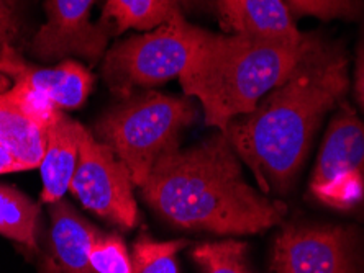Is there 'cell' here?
Masks as SVG:
<instances>
[{"label": "cell", "instance_id": "30bf717a", "mask_svg": "<svg viewBox=\"0 0 364 273\" xmlns=\"http://www.w3.org/2000/svg\"><path fill=\"white\" fill-rule=\"evenodd\" d=\"M94 0H48L46 23L31 41V51L43 61L84 57L97 62L112 35L109 23H90Z\"/></svg>", "mask_w": 364, "mask_h": 273}, {"label": "cell", "instance_id": "8fae6325", "mask_svg": "<svg viewBox=\"0 0 364 273\" xmlns=\"http://www.w3.org/2000/svg\"><path fill=\"white\" fill-rule=\"evenodd\" d=\"M0 74L23 85L31 92L41 95L61 110H74L81 106L92 89L94 77L81 62L63 61L53 67H40L26 62L14 46L0 51Z\"/></svg>", "mask_w": 364, "mask_h": 273}, {"label": "cell", "instance_id": "52a82bcc", "mask_svg": "<svg viewBox=\"0 0 364 273\" xmlns=\"http://www.w3.org/2000/svg\"><path fill=\"white\" fill-rule=\"evenodd\" d=\"M69 190L85 210L114 226L132 229L138 221L133 182L127 167L85 128L81 130L77 167Z\"/></svg>", "mask_w": 364, "mask_h": 273}, {"label": "cell", "instance_id": "5bb4252c", "mask_svg": "<svg viewBox=\"0 0 364 273\" xmlns=\"http://www.w3.org/2000/svg\"><path fill=\"white\" fill-rule=\"evenodd\" d=\"M81 130L82 126L64 113V110L58 111L48 136L45 157L40 165L43 203L51 205L60 201L71 186L73 175L77 167Z\"/></svg>", "mask_w": 364, "mask_h": 273}, {"label": "cell", "instance_id": "7c38bea8", "mask_svg": "<svg viewBox=\"0 0 364 273\" xmlns=\"http://www.w3.org/2000/svg\"><path fill=\"white\" fill-rule=\"evenodd\" d=\"M50 206V247L43 273H97L90 265L89 252L100 231L66 201L60 200Z\"/></svg>", "mask_w": 364, "mask_h": 273}, {"label": "cell", "instance_id": "e0dca14e", "mask_svg": "<svg viewBox=\"0 0 364 273\" xmlns=\"http://www.w3.org/2000/svg\"><path fill=\"white\" fill-rule=\"evenodd\" d=\"M248 245L240 240L202 244L194 250V260L203 273H251L246 264Z\"/></svg>", "mask_w": 364, "mask_h": 273}, {"label": "cell", "instance_id": "d6986e66", "mask_svg": "<svg viewBox=\"0 0 364 273\" xmlns=\"http://www.w3.org/2000/svg\"><path fill=\"white\" fill-rule=\"evenodd\" d=\"M89 259L97 273H133L132 255L119 235L100 233L90 247Z\"/></svg>", "mask_w": 364, "mask_h": 273}, {"label": "cell", "instance_id": "ffe728a7", "mask_svg": "<svg viewBox=\"0 0 364 273\" xmlns=\"http://www.w3.org/2000/svg\"><path fill=\"white\" fill-rule=\"evenodd\" d=\"M297 13L320 20H360L364 17V0H287Z\"/></svg>", "mask_w": 364, "mask_h": 273}, {"label": "cell", "instance_id": "7a4b0ae2", "mask_svg": "<svg viewBox=\"0 0 364 273\" xmlns=\"http://www.w3.org/2000/svg\"><path fill=\"white\" fill-rule=\"evenodd\" d=\"M140 191L163 221L187 231L256 234L279 224L286 213L246 184L225 131L184 151L164 152Z\"/></svg>", "mask_w": 364, "mask_h": 273}, {"label": "cell", "instance_id": "9c48e42d", "mask_svg": "<svg viewBox=\"0 0 364 273\" xmlns=\"http://www.w3.org/2000/svg\"><path fill=\"white\" fill-rule=\"evenodd\" d=\"M60 110L23 85L0 94V174L40 167Z\"/></svg>", "mask_w": 364, "mask_h": 273}, {"label": "cell", "instance_id": "ac0fdd59", "mask_svg": "<svg viewBox=\"0 0 364 273\" xmlns=\"http://www.w3.org/2000/svg\"><path fill=\"white\" fill-rule=\"evenodd\" d=\"M186 245V240L158 243L141 235L133 245V273H178L176 255Z\"/></svg>", "mask_w": 364, "mask_h": 273}, {"label": "cell", "instance_id": "7402d4cb", "mask_svg": "<svg viewBox=\"0 0 364 273\" xmlns=\"http://www.w3.org/2000/svg\"><path fill=\"white\" fill-rule=\"evenodd\" d=\"M355 97L358 105L364 111V23L361 26L360 40L356 46V59H355Z\"/></svg>", "mask_w": 364, "mask_h": 273}, {"label": "cell", "instance_id": "6da1fadb", "mask_svg": "<svg viewBox=\"0 0 364 273\" xmlns=\"http://www.w3.org/2000/svg\"><path fill=\"white\" fill-rule=\"evenodd\" d=\"M350 87L345 48L312 33L309 50L291 76L250 113L227 126L238 157L261 190L286 195L312 147L323 118L338 108Z\"/></svg>", "mask_w": 364, "mask_h": 273}, {"label": "cell", "instance_id": "3957f363", "mask_svg": "<svg viewBox=\"0 0 364 273\" xmlns=\"http://www.w3.org/2000/svg\"><path fill=\"white\" fill-rule=\"evenodd\" d=\"M310 38L312 33H305L301 45L294 46L207 31L179 76L182 89L200 101L207 125L225 131L296 71Z\"/></svg>", "mask_w": 364, "mask_h": 273}, {"label": "cell", "instance_id": "4fadbf2b", "mask_svg": "<svg viewBox=\"0 0 364 273\" xmlns=\"http://www.w3.org/2000/svg\"><path fill=\"white\" fill-rule=\"evenodd\" d=\"M218 7L233 35L294 46L305 38L286 0H220Z\"/></svg>", "mask_w": 364, "mask_h": 273}, {"label": "cell", "instance_id": "2e32d148", "mask_svg": "<svg viewBox=\"0 0 364 273\" xmlns=\"http://www.w3.org/2000/svg\"><path fill=\"white\" fill-rule=\"evenodd\" d=\"M40 206L12 186L0 185V234L36 249Z\"/></svg>", "mask_w": 364, "mask_h": 273}, {"label": "cell", "instance_id": "44dd1931", "mask_svg": "<svg viewBox=\"0 0 364 273\" xmlns=\"http://www.w3.org/2000/svg\"><path fill=\"white\" fill-rule=\"evenodd\" d=\"M20 30L15 0H0V51L12 46Z\"/></svg>", "mask_w": 364, "mask_h": 273}, {"label": "cell", "instance_id": "8992f818", "mask_svg": "<svg viewBox=\"0 0 364 273\" xmlns=\"http://www.w3.org/2000/svg\"><path fill=\"white\" fill-rule=\"evenodd\" d=\"M309 190L323 206L364 221V120L346 101L326 128Z\"/></svg>", "mask_w": 364, "mask_h": 273}, {"label": "cell", "instance_id": "9a60e30c", "mask_svg": "<svg viewBox=\"0 0 364 273\" xmlns=\"http://www.w3.org/2000/svg\"><path fill=\"white\" fill-rule=\"evenodd\" d=\"M182 15L181 0H105L102 21L115 26V33L127 30L149 31Z\"/></svg>", "mask_w": 364, "mask_h": 273}, {"label": "cell", "instance_id": "ba28073f", "mask_svg": "<svg viewBox=\"0 0 364 273\" xmlns=\"http://www.w3.org/2000/svg\"><path fill=\"white\" fill-rule=\"evenodd\" d=\"M272 273H364V255L351 228L289 226L276 238Z\"/></svg>", "mask_w": 364, "mask_h": 273}, {"label": "cell", "instance_id": "5b68a950", "mask_svg": "<svg viewBox=\"0 0 364 273\" xmlns=\"http://www.w3.org/2000/svg\"><path fill=\"white\" fill-rule=\"evenodd\" d=\"M205 35L207 30L178 15L149 33L117 43L105 52L102 67L105 82L112 92L125 99L136 89L179 77Z\"/></svg>", "mask_w": 364, "mask_h": 273}, {"label": "cell", "instance_id": "277c9868", "mask_svg": "<svg viewBox=\"0 0 364 273\" xmlns=\"http://www.w3.org/2000/svg\"><path fill=\"white\" fill-rule=\"evenodd\" d=\"M197 116L187 97L148 90L132 94L100 118L95 126L100 143L122 160L133 185L146 182L156 160L179 147V135Z\"/></svg>", "mask_w": 364, "mask_h": 273}]
</instances>
